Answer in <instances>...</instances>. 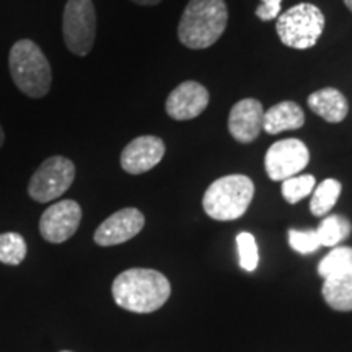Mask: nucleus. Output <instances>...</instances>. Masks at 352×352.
<instances>
[{
    "label": "nucleus",
    "instance_id": "1",
    "mask_svg": "<svg viewBox=\"0 0 352 352\" xmlns=\"http://www.w3.org/2000/svg\"><path fill=\"white\" fill-rule=\"evenodd\" d=\"M113 298L121 308L132 314H152L170 298V280L162 272L132 267L114 279Z\"/></svg>",
    "mask_w": 352,
    "mask_h": 352
},
{
    "label": "nucleus",
    "instance_id": "2",
    "mask_svg": "<svg viewBox=\"0 0 352 352\" xmlns=\"http://www.w3.org/2000/svg\"><path fill=\"white\" fill-rule=\"evenodd\" d=\"M226 0H189L178 25V38L189 50H206L215 44L227 28Z\"/></svg>",
    "mask_w": 352,
    "mask_h": 352
},
{
    "label": "nucleus",
    "instance_id": "3",
    "mask_svg": "<svg viewBox=\"0 0 352 352\" xmlns=\"http://www.w3.org/2000/svg\"><path fill=\"white\" fill-rule=\"evenodd\" d=\"M8 69L13 83L30 98H43L50 94L52 70L41 47L32 39H20L8 54Z\"/></svg>",
    "mask_w": 352,
    "mask_h": 352
},
{
    "label": "nucleus",
    "instance_id": "4",
    "mask_svg": "<svg viewBox=\"0 0 352 352\" xmlns=\"http://www.w3.org/2000/svg\"><path fill=\"white\" fill-rule=\"evenodd\" d=\"M254 196V184L245 175H227L208 188L202 197V208L210 219L219 222L240 219Z\"/></svg>",
    "mask_w": 352,
    "mask_h": 352
},
{
    "label": "nucleus",
    "instance_id": "5",
    "mask_svg": "<svg viewBox=\"0 0 352 352\" xmlns=\"http://www.w3.org/2000/svg\"><path fill=\"white\" fill-rule=\"evenodd\" d=\"M276 32L292 50L314 47L324 32V15L311 3H298L277 16Z\"/></svg>",
    "mask_w": 352,
    "mask_h": 352
},
{
    "label": "nucleus",
    "instance_id": "6",
    "mask_svg": "<svg viewBox=\"0 0 352 352\" xmlns=\"http://www.w3.org/2000/svg\"><path fill=\"white\" fill-rule=\"evenodd\" d=\"M63 34L67 50L76 56H87L96 38V12L91 0H67L63 15Z\"/></svg>",
    "mask_w": 352,
    "mask_h": 352
},
{
    "label": "nucleus",
    "instance_id": "7",
    "mask_svg": "<svg viewBox=\"0 0 352 352\" xmlns=\"http://www.w3.org/2000/svg\"><path fill=\"white\" fill-rule=\"evenodd\" d=\"M76 179V165L63 155L50 157L34 171L28 184V195L36 202H51L65 195Z\"/></svg>",
    "mask_w": 352,
    "mask_h": 352
},
{
    "label": "nucleus",
    "instance_id": "8",
    "mask_svg": "<svg viewBox=\"0 0 352 352\" xmlns=\"http://www.w3.org/2000/svg\"><path fill=\"white\" fill-rule=\"evenodd\" d=\"M308 162H310V152L307 145L298 139H284L272 144L264 157L266 173L272 182H284L290 176L298 175L308 165Z\"/></svg>",
    "mask_w": 352,
    "mask_h": 352
},
{
    "label": "nucleus",
    "instance_id": "9",
    "mask_svg": "<svg viewBox=\"0 0 352 352\" xmlns=\"http://www.w3.org/2000/svg\"><path fill=\"white\" fill-rule=\"evenodd\" d=\"M82 222V208L78 202L64 199L44 210L39 219V233L50 243H64L72 239Z\"/></svg>",
    "mask_w": 352,
    "mask_h": 352
},
{
    "label": "nucleus",
    "instance_id": "10",
    "mask_svg": "<svg viewBox=\"0 0 352 352\" xmlns=\"http://www.w3.org/2000/svg\"><path fill=\"white\" fill-rule=\"evenodd\" d=\"M209 91L199 82L186 80L171 90L165 101L166 114L175 121L195 120L208 108Z\"/></svg>",
    "mask_w": 352,
    "mask_h": 352
},
{
    "label": "nucleus",
    "instance_id": "11",
    "mask_svg": "<svg viewBox=\"0 0 352 352\" xmlns=\"http://www.w3.org/2000/svg\"><path fill=\"white\" fill-rule=\"evenodd\" d=\"M145 226V217L139 209L126 208L118 210L101 222L96 228L94 240L100 246H114L134 239Z\"/></svg>",
    "mask_w": 352,
    "mask_h": 352
},
{
    "label": "nucleus",
    "instance_id": "12",
    "mask_svg": "<svg viewBox=\"0 0 352 352\" xmlns=\"http://www.w3.org/2000/svg\"><path fill=\"white\" fill-rule=\"evenodd\" d=\"M165 155V144L155 135H140L121 152V166L126 173L142 175L157 166Z\"/></svg>",
    "mask_w": 352,
    "mask_h": 352
},
{
    "label": "nucleus",
    "instance_id": "13",
    "mask_svg": "<svg viewBox=\"0 0 352 352\" xmlns=\"http://www.w3.org/2000/svg\"><path fill=\"white\" fill-rule=\"evenodd\" d=\"M264 109L263 104L254 98L240 100L233 104L228 116V131L236 142L250 144L263 131Z\"/></svg>",
    "mask_w": 352,
    "mask_h": 352
},
{
    "label": "nucleus",
    "instance_id": "14",
    "mask_svg": "<svg viewBox=\"0 0 352 352\" xmlns=\"http://www.w3.org/2000/svg\"><path fill=\"white\" fill-rule=\"evenodd\" d=\"M307 103L311 111L323 118L324 121L333 122V124L344 121L347 111H349V103H347L346 96L331 87L321 88V90L311 94L308 96Z\"/></svg>",
    "mask_w": 352,
    "mask_h": 352
},
{
    "label": "nucleus",
    "instance_id": "15",
    "mask_svg": "<svg viewBox=\"0 0 352 352\" xmlns=\"http://www.w3.org/2000/svg\"><path fill=\"white\" fill-rule=\"evenodd\" d=\"M305 124V114L296 101H283L264 113L263 129L267 134H279L284 131H296Z\"/></svg>",
    "mask_w": 352,
    "mask_h": 352
},
{
    "label": "nucleus",
    "instance_id": "16",
    "mask_svg": "<svg viewBox=\"0 0 352 352\" xmlns=\"http://www.w3.org/2000/svg\"><path fill=\"white\" fill-rule=\"evenodd\" d=\"M321 292L333 310L352 311V270L327 277Z\"/></svg>",
    "mask_w": 352,
    "mask_h": 352
},
{
    "label": "nucleus",
    "instance_id": "17",
    "mask_svg": "<svg viewBox=\"0 0 352 352\" xmlns=\"http://www.w3.org/2000/svg\"><path fill=\"white\" fill-rule=\"evenodd\" d=\"M351 230L352 226L349 219H346L344 215L340 214H331L328 217H324L323 222L320 223V227L316 228V235H318L321 246L334 248V246H338L341 241H344L351 235Z\"/></svg>",
    "mask_w": 352,
    "mask_h": 352
},
{
    "label": "nucleus",
    "instance_id": "18",
    "mask_svg": "<svg viewBox=\"0 0 352 352\" xmlns=\"http://www.w3.org/2000/svg\"><path fill=\"white\" fill-rule=\"evenodd\" d=\"M341 183L338 179L328 178L321 182L314 191L310 201V210L316 217H323L329 214V210L334 208L341 195Z\"/></svg>",
    "mask_w": 352,
    "mask_h": 352
},
{
    "label": "nucleus",
    "instance_id": "19",
    "mask_svg": "<svg viewBox=\"0 0 352 352\" xmlns=\"http://www.w3.org/2000/svg\"><path fill=\"white\" fill-rule=\"evenodd\" d=\"M26 253H28V246L20 233H0V263L8 264V266H19L25 261Z\"/></svg>",
    "mask_w": 352,
    "mask_h": 352
},
{
    "label": "nucleus",
    "instance_id": "20",
    "mask_svg": "<svg viewBox=\"0 0 352 352\" xmlns=\"http://www.w3.org/2000/svg\"><path fill=\"white\" fill-rule=\"evenodd\" d=\"M349 270H352V246H334L318 264V274L323 279Z\"/></svg>",
    "mask_w": 352,
    "mask_h": 352
},
{
    "label": "nucleus",
    "instance_id": "21",
    "mask_svg": "<svg viewBox=\"0 0 352 352\" xmlns=\"http://www.w3.org/2000/svg\"><path fill=\"white\" fill-rule=\"evenodd\" d=\"M314 175H296L283 182V196L289 204H297L315 189Z\"/></svg>",
    "mask_w": 352,
    "mask_h": 352
},
{
    "label": "nucleus",
    "instance_id": "22",
    "mask_svg": "<svg viewBox=\"0 0 352 352\" xmlns=\"http://www.w3.org/2000/svg\"><path fill=\"white\" fill-rule=\"evenodd\" d=\"M236 246H239L241 270L253 272L259 264V252L254 236L248 232H241L240 235H236Z\"/></svg>",
    "mask_w": 352,
    "mask_h": 352
},
{
    "label": "nucleus",
    "instance_id": "23",
    "mask_svg": "<svg viewBox=\"0 0 352 352\" xmlns=\"http://www.w3.org/2000/svg\"><path fill=\"white\" fill-rule=\"evenodd\" d=\"M289 245L300 254H310L320 248V240L316 230H289Z\"/></svg>",
    "mask_w": 352,
    "mask_h": 352
},
{
    "label": "nucleus",
    "instance_id": "24",
    "mask_svg": "<svg viewBox=\"0 0 352 352\" xmlns=\"http://www.w3.org/2000/svg\"><path fill=\"white\" fill-rule=\"evenodd\" d=\"M280 6H283V0H261L256 8V16L263 21L276 20L280 13Z\"/></svg>",
    "mask_w": 352,
    "mask_h": 352
},
{
    "label": "nucleus",
    "instance_id": "25",
    "mask_svg": "<svg viewBox=\"0 0 352 352\" xmlns=\"http://www.w3.org/2000/svg\"><path fill=\"white\" fill-rule=\"evenodd\" d=\"M131 2L138 3V6H145V7H152V6H158L162 0H131Z\"/></svg>",
    "mask_w": 352,
    "mask_h": 352
},
{
    "label": "nucleus",
    "instance_id": "26",
    "mask_svg": "<svg viewBox=\"0 0 352 352\" xmlns=\"http://www.w3.org/2000/svg\"><path fill=\"white\" fill-rule=\"evenodd\" d=\"M3 140H6V134H3L2 124H0V148H2V145H3Z\"/></svg>",
    "mask_w": 352,
    "mask_h": 352
},
{
    "label": "nucleus",
    "instance_id": "27",
    "mask_svg": "<svg viewBox=\"0 0 352 352\" xmlns=\"http://www.w3.org/2000/svg\"><path fill=\"white\" fill-rule=\"evenodd\" d=\"M344 3H346V7L352 12V0H344Z\"/></svg>",
    "mask_w": 352,
    "mask_h": 352
},
{
    "label": "nucleus",
    "instance_id": "28",
    "mask_svg": "<svg viewBox=\"0 0 352 352\" xmlns=\"http://www.w3.org/2000/svg\"><path fill=\"white\" fill-rule=\"evenodd\" d=\"M60 352H72V351H60Z\"/></svg>",
    "mask_w": 352,
    "mask_h": 352
}]
</instances>
